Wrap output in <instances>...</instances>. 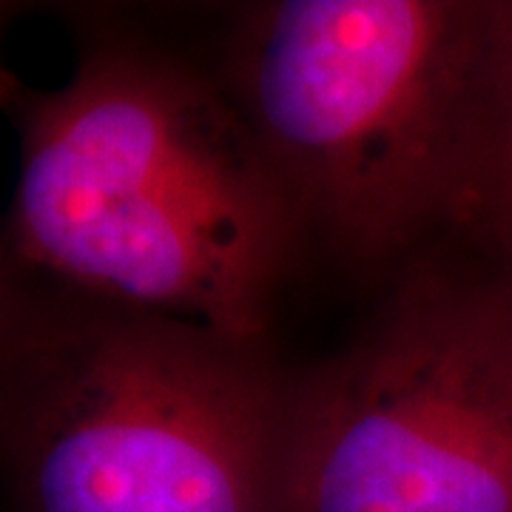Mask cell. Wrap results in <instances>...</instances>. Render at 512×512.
I'll list each match as a JSON object with an SVG mask.
<instances>
[{"label": "cell", "mask_w": 512, "mask_h": 512, "mask_svg": "<svg viewBox=\"0 0 512 512\" xmlns=\"http://www.w3.org/2000/svg\"><path fill=\"white\" fill-rule=\"evenodd\" d=\"M493 26L495 0H276L239 12L222 86L305 234L373 268L456 228Z\"/></svg>", "instance_id": "obj_3"}, {"label": "cell", "mask_w": 512, "mask_h": 512, "mask_svg": "<svg viewBox=\"0 0 512 512\" xmlns=\"http://www.w3.org/2000/svg\"><path fill=\"white\" fill-rule=\"evenodd\" d=\"M510 279H512V271H510Z\"/></svg>", "instance_id": "obj_6"}, {"label": "cell", "mask_w": 512, "mask_h": 512, "mask_svg": "<svg viewBox=\"0 0 512 512\" xmlns=\"http://www.w3.org/2000/svg\"><path fill=\"white\" fill-rule=\"evenodd\" d=\"M456 228L484 239L512 271V0H495L476 165Z\"/></svg>", "instance_id": "obj_5"}, {"label": "cell", "mask_w": 512, "mask_h": 512, "mask_svg": "<svg viewBox=\"0 0 512 512\" xmlns=\"http://www.w3.org/2000/svg\"><path fill=\"white\" fill-rule=\"evenodd\" d=\"M282 512H512V279L413 271L291 382Z\"/></svg>", "instance_id": "obj_4"}, {"label": "cell", "mask_w": 512, "mask_h": 512, "mask_svg": "<svg viewBox=\"0 0 512 512\" xmlns=\"http://www.w3.org/2000/svg\"><path fill=\"white\" fill-rule=\"evenodd\" d=\"M20 171L3 274L265 345L305 237L222 83L126 35L57 89L6 80Z\"/></svg>", "instance_id": "obj_1"}, {"label": "cell", "mask_w": 512, "mask_h": 512, "mask_svg": "<svg viewBox=\"0 0 512 512\" xmlns=\"http://www.w3.org/2000/svg\"><path fill=\"white\" fill-rule=\"evenodd\" d=\"M265 345L3 274L0 447L23 512H282Z\"/></svg>", "instance_id": "obj_2"}]
</instances>
